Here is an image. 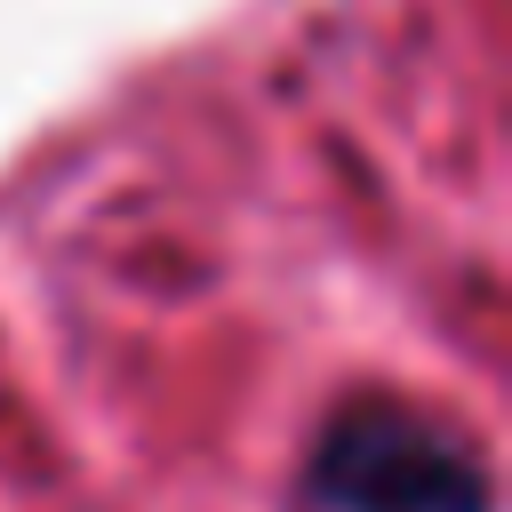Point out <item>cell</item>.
<instances>
[{
	"mask_svg": "<svg viewBox=\"0 0 512 512\" xmlns=\"http://www.w3.org/2000/svg\"><path fill=\"white\" fill-rule=\"evenodd\" d=\"M304 496L312 512H496V480L472 440L400 400L336 408L312 440Z\"/></svg>",
	"mask_w": 512,
	"mask_h": 512,
	"instance_id": "1",
	"label": "cell"
}]
</instances>
